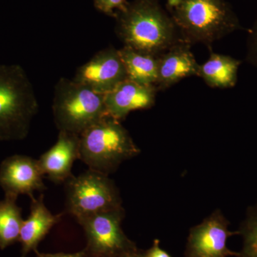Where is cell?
Segmentation results:
<instances>
[{
  "mask_svg": "<svg viewBox=\"0 0 257 257\" xmlns=\"http://www.w3.org/2000/svg\"><path fill=\"white\" fill-rule=\"evenodd\" d=\"M116 32L125 47L159 56L182 40L160 0H134L117 12Z\"/></svg>",
  "mask_w": 257,
  "mask_h": 257,
  "instance_id": "6da1fadb",
  "label": "cell"
},
{
  "mask_svg": "<svg viewBox=\"0 0 257 257\" xmlns=\"http://www.w3.org/2000/svg\"><path fill=\"white\" fill-rule=\"evenodd\" d=\"M181 38L190 45L213 43L238 29L239 24L227 0H167Z\"/></svg>",
  "mask_w": 257,
  "mask_h": 257,
  "instance_id": "7a4b0ae2",
  "label": "cell"
},
{
  "mask_svg": "<svg viewBox=\"0 0 257 257\" xmlns=\"http://www.w3.org/2000/svg\"><path fill=\"white\" fill-rule=\"evenodd\" d=\"M38 110L35 89L23 67L0 64V142L26 138Z\"/></svg>",
  "mask_w": 257,
  "mask_h": 257,
  "instance_id": "3957f363",
  "label": "cell"
},
{
  "mask_svg": "<svg viewBox=\"0 0 257 257\" xmlns=\"http://www.w3.org/2000/svg\"><path fill=\"white\" fill-rule=\"evenodd\" d=\"M79 140V160L90 170L106 175L140 153V149L121 121L110 116L83 132Z\"/></svg>",
  "mask_w": 257,
  "mask_h": 257,
  "instance_id": "277c9868",
  "label": "cell"
},
{
  "mask_svg": "<svg viewBox=\"0 0 257 257\" xmlns=\"http://www.w3.org/2000/svg\"><path fill=\"white\" fill-rule=\"evenodd\" d=\"M52 113L59 132L79 135L109 116L104 94L65 77L55 84Z\"/></svg>",
  "mask_w": 257,
  "mask_h": 257,
  "instance_id": "5b68a950",
  "label": "cell"
},
{
  "mask_svg": "<svg viewBox=\"0 0 257 257\" xmlns=\"http://www.w3.org/2000/svg\"><path fill=\"white\" fill-rule=\"evenodd\" d=\"M66 183V207L79 223L104 211L122 207L119 189L109 175L89 169Z\"/></svg>",
  "mask_w": 257,
  "mask_h": 257,
  "instance_id": "8992f818",
  "label": "cell"
},
{
  "mask_svg": "<svg viewBox=\"0 0 257 257\" xmlns=\"http://www.w3.org/2000/svg\"><path fill=\"white\" fill-rule=\"evenodd\" d=\"M123 207L104 211L81 221L85 231L89 252L95 257H117L138 250L136 245L123 231Z\"/></svg>",
  "mask_w": 257,
  "mask_h": 257,
  "instance_id": "52a82bcc",
  "label": "cell"
},
{
  "mask_svg": "<svg viewBox=\"0 0 257 257\" xmlns=\"http://www.w3.org/2000/svg\"><path fill=\"white\" fill-rule=\"evenodd\" d=\"M229 224L221 210L213 211L189 230L184 257L239 256L226 244L229 237L238 235V231H230Z\"/></svg>",
  "mask_w": 257,
  "mask_h": 257,
  "instance_id": "ba28073f",
  "label": "cell"
},
{
  "mask_svg": "<svg viewBox=\"0 0 257 257\" xmlns=\"http://www.w3.org/2000/svg\"><path fill=\"white\" fill-rule=\"evenodd\" d=\"M127 79L119 50L109 47L100 50L79 67L73 80L99 94H105Z\"/></svg>",
  "mask_w": 257,
  "mask_h": 257,
  "instance_id": "9c48e42d",
  "label": "cell"
},
{
  "mask_svg": "<svg viewBox=\"0 0 257 257\" xmlns=\"http://www.w3.org/2000/svg\"><path fill=\"white\" fill-rule=\"evenodd\" d=\"M38 160L25 155L8 157L0 165V187L5 197L18 199L25 194L33 197L35 192H43L47 187L43 182Z\"/></svg>",
  "mask_w": 257,
  "mask_h": 257,
  "instance_id": "30bf717a",
  "label": "cell"
},
{
  "mask_svg": "<svg viewBox=\"0 0 257 257\" xmlns=\"http://www.w3.org/2000/svg\"><path fill=\"white\" fill-rule=\"evenodd\" d=\"M155 86L139 84L126 79L104 94L108 114L121 121L131 111L151 109L156 101Z\"/></svg>",
  "mask_w": 257,
  "mask_h": 257,
  "instance_id": "8fae6325",
  "label": "cell"
},
{
  "mask_svg": "<svg viewBox=\"0 0 257 257\" xmlns=\"http://www.w3.org/2000/svg\"><path fill=\"white\" fill-rule=\"evenodd\" d=\"M79 135L68 132H59L57 142L38 160L44 176L54 183L66 182L73 176L72 169L79 159Z\"/></svg>",
  "mask_w": 257,
  "mask_h": 257,
  "instance_id": "7c38bea8",
  "label": "cell"
},
{
  "mask_svg": "<svg viewBox=\"0 0 257 257\" xmlns=\"http://www.w3.org/2000/svg\"><path fill=\"white\" fill-rule=\"evenodd\" d=\"M191 47L181 40L158 56V91L165 90L187 77L197 76L199 64Z\"/></svg>",
  "mask_w": 257,
  "mask_h": 257,
  "instance_id": "4fadbf2b",
  "label": "cell"
},
{
  "mask_svg": "<svg viewBox=\"0 0 257 257\" xmlns=\"http://www.w3.org/2000/svg\"><path fill=\"white\" fill-rule=\"evenodd\" d=\"M31 200L30 214L23 221L19 238L23 256L32 250L36 249L38 243L62 218V214L54 215L47 209L42 194L37 199L32 197Z\"/></svg>",
  "mask_w": 257,
  "mask_h": 257,
  "instance_id": "5bb4252c",
  "label": "cell"
},
{
  "mask_svg": "<svg viewBox=\"0 0 257 257\" xmlns=\"http://www.w3.org/2000/svg\"><path fill=\"white\" fill-rule=\"evenodd\" d=\"M241 64V61L231 56L215 53L210 50L207 60L199 64L197 77L211 88H232L237 82Z\"/></svg>",
  "mask_w": 257,
  "mask_h": 257,
  "instance_id": "9a60e30c",
  "label": "cell"
},
{
  "mask_svg": "<svg viewBox=\"0 0 257 257\" xmlns=\"http://www.w3.org/2000/svg\"><path fill=\"white\" fill-rule=\"evenodd\" d=\"M127 79L139 84L155 86L158 78V56L143 53L130 47L119 50Z\"/></svg>",
  "mask_w": 257,
  "mask_h": 257,
  "instance_id": "2e32d148",
  "label": "cell"
},
{
  "mask_svg": "<svg viewBox=\"0 0 257 257\" xmlns=\"http://www.w3.org/2000/svg\"><path fill=\"white\" fill-rule=\"evenodd\" d=\"M16 198L5 197L0 201V248L8 247L19 241L24 219Z\"/></svg>",
  "mask_w": 257,
  "mask_h": 257,
  "instance_id": "e0dca14e",
  "label": "cell"
},
{
  "mask_svg": "<svg viewBox=\"0 0 257 257\" xmlns=\"http://www.w3.org/2000/svg\"><path fill=\"white\" fill-rule=\"evenodd\" d=\"M238 235H241L243 239L242 249L238 257H257V202L248 208Z\"/></svg>",
  "mask_w": 257,
  "mask_h": 257,
  "instance_id": "ac0fdd59",
  "label": "cell"
},
{
  "mask_svg": "<svg viewBox=\"0 0 257 257\" xmlns=\"http://www.w3.org/2000/svg\"><path fill=\"white\" fill-rule=\"evenodd\" d=\"M94 3L96 9L101 13L114 17L117 12L124 9L128 2L126 0H94Z\"/></svg>",
  "mask_w": 257,
  "mask_h": 257,
  "instance_id": "d6986e66",
  "label": "cell"
},
{
  "mask_svg": "<svg viewBox=\"0 0 257 257\" xmlns=\"http://www.w3.org/2000/svg\"><path fill=\"white\" fill-rule=\"evenodd\" d=\"M246 61L257 68V20L248 33L246 42Z\"/></svg>",
  "mask_w": 257,
  "mask_h": 257,
  "instance_id": "ffe728a7",
  "label": "cell"
},
{
  "mask_svg": "<svg viewBox=\"0 0 257 257\" xmlns=\"http://www.w3.org/2000/svg\"><path fill=\"white\" fill-rule=\"evenodd\" d=\"M144 257H172L160 246V241L155 239L151 247L143 252Z\"/></svg>",
  "mask_w": 257,
  "mask_h": 257,
  "instance_id": "44dd1931",
  "label": "cell"
},
{
  "mask_svg": "<svg viewBox=\"0 0 257 257\" xmlns=\"http://www.w3.org/2000/svg\"><path fill=\"white\" fill-rule=\"evenodd\" d=\"M37 257H87V253L85 251H79V252L74 253H37Z\"/></svg>",
  "mask_w": 257,
  "mask_h": 257,
  "instance_id": "7402d4cb",
  "label": "cell"
},
{
  "mask_svg": "<svg viewBox=\"0 0 257 257\" xmlns=\"http://www.w3.org/2000/svg\"><path fill=\"white\" fill-rule=\"evenodd\" d=\"M117 257H144V255L143 251H140L138 249L130 251V252L123 253Z\"/></svg>",
  "mask_w": 257,
  "mask_h": 257,
  "instance_id": "603a6c76",
  "label": "cell"
}]
</instances>
